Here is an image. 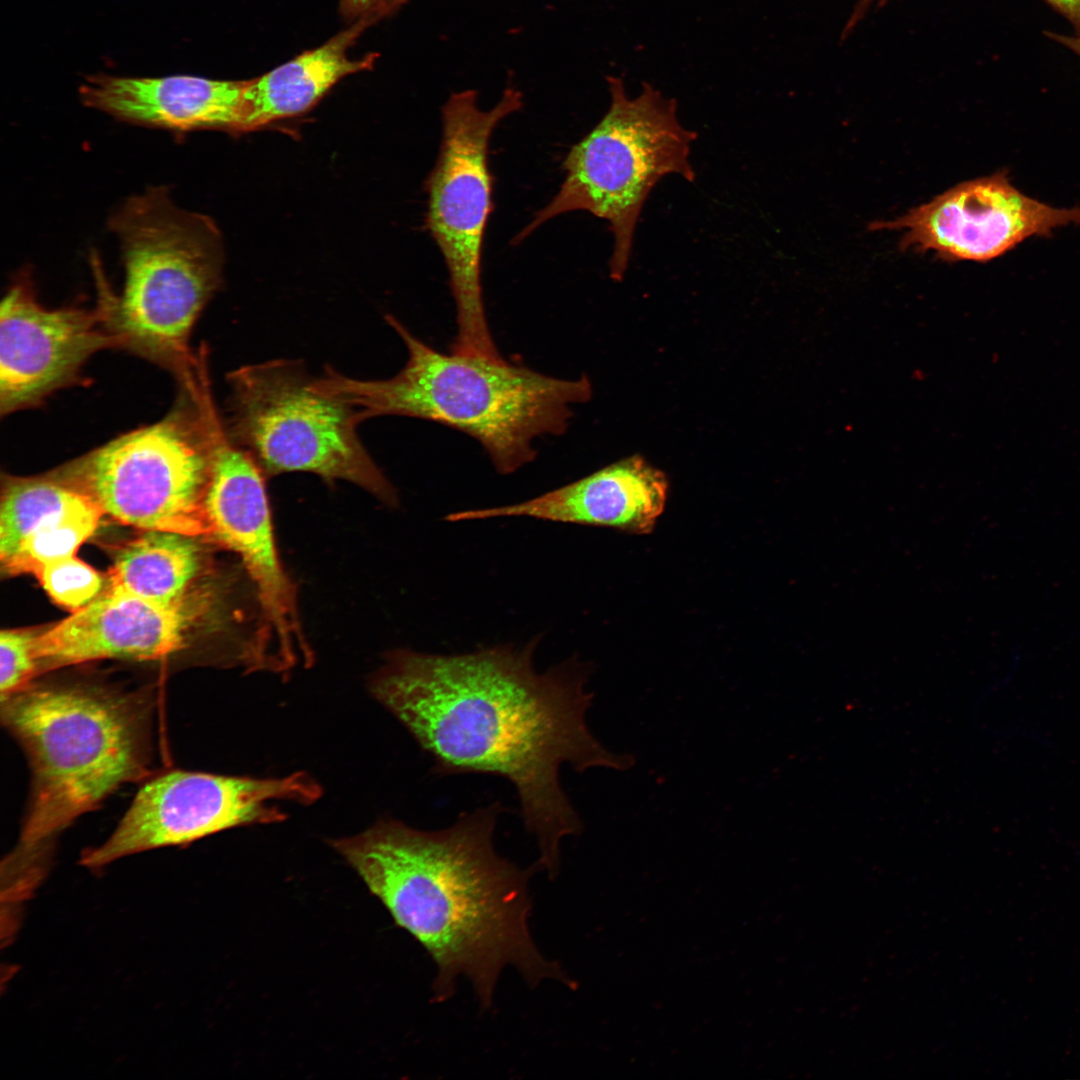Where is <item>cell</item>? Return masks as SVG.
<instances>
[{
	"mask_svg": "<svg viewBox=\"0 0 1080 1080\" xmlns=\"http://www.w3.org/2000/svg\"><path fill=\"white\" fill-rule=\"evenodd\" d=\"M1067 18L1080 35V0H1045Z\"/></svg>",
	"mask_w": 1080,
	"mask_h": 1080,
	"instance_id": "603a6c76",
	"label": "cell"
},
{
	"mask_svg": "<svg viewBox=\"0 0 1080 1080\" xmlns=\"http://www.w3.org/2000/svg\"><path fill=\"white\" fill-rule=\"evenodd\" d=\"M887 1L889 0H859L853 10L850 19L848 20V23L846 24L843 33L847 35L848 32L851 31L859 22V20L865 15V13L872 4L881 5Z\"/></svg>",
	"mask_w": 1080,
	"mask_h": 1080,
	"instance_id": "cb8c5ba5",
	"label": "cell"
},
{
	"mask_svg": "<svg viewBox=\"0 0 1080 1080\" xmlns=\"http://www.w3.org/2000/svg\"><path fill=\"white\" fill-rule=\"evenodd\" d=\"M37 633L27 630H2L0 633L1 700L26 688L38 674L34 642Z\"/></svg>",
	"mask_w": 1080,
	"mask_h": 1080,
	"instance_id": "44dd1931",
	"label": "cell"
},
{
	"mask_svg": "<svg viewBox=\"0 0 1080 1080\" xmlns=\"http://www.w3.org/2000/svg\"><path fill=\"white\" fill-rule=\"evenodd\" d=\"M611 101L593 129L567 153L564 180L550 202L514 237L519 244L558 215L587 211L608 222L613 235L610 276L622 280L644 203L667 175L694 182L690 161L697 134L678 119L677 102L643 82L629 97L621 77H607Z\"/></svg>",
	"mask_w": 1080,
	"mask_h": 1080,
	"instance_id": "8992f818",
	"label": "cell"
},
{
	"mask_svg": "<svg viewBox=\"0 0 1080 1080\" xmlns=\"http://www.w3.org/2000/svg\"><path fill=\"white\" fill-rule=\"evenodd\" d=\"M247 80L197 76H88L79 87L82 103L129 124L190 132L240 130Z\"/></svg>",
	"mask_w": 1080,
	"mask_h": 1080,
	"instance_id": "2e32d148",
	"label": "cell"
},
{
	"mask_svg": "<svg viewBox=\"0 0 1080 1080\" xmlns=\"http://www.w3.org/2000/svg\"><path fill=\"white\" fill-rule=\"evenodd\" d=\"M374 23L370 19L354 21L320 47L247 80L239 133L306 112L343 77L370 70L378 57L376 53L350 59L348 50Z\"/></svg>",
	"mask_w": 1080,
	"mask_h": 1080,
	"instance_id": "ac0fdd59",
	"label": "cell"
},
{
	"mask_svg": "<svg viewBox=\"0 0 1080 1080\" xmlns=\"http://www.w3.org/2000/svg\"><path fill=\"white\" fill-rule=\"evenodd\" d=\"M202 419L210 455L203 500L207 537L237 553L252 579L265 619L291 659L295 600L275 545L264 472L221 423L214 404Z\"/></svg>",
	"mask_w": 1080,
	"mask_h": 1080,
	"instance_id": "8fae6325",
	"label": "cell"
},
{
	"mask_svg": "<svg viewBox=\"0 0 1080 1080\" xmlns=\"http://www.w3.org/2000/svg\"><path fill=\"white\" fill-rule=\"evenodd\" d=\"M537 643L461 654L398 651L371 691L430 755L435 773L490 774L514 786L539 851L535 865L553 878L562 841L583 832L562 767L627 771L636 759L607 749L587 724L591 665L571 657L538 671Z\"/></svg>",
	"mask_w": 1080,
	"mask_h": 1080,
	"instance_id": "6da1fadb",
	"label": "cell"
},
{
	"mask_svg": "<svg viewBox=\"0 0 1080 1080\" xmlns=\"http://www.w3.org/2000/svg\"><path fill=\"white\" fill-rule=\"evenodd\" d=\"M110 347L117 342L99 305L47 309L36 299L30 272L19 273L0 308L1 416L74 383L87 360Z\"/></svg>",
	"mask_w": 1080,
	"mask_h": 1080,
	"instance_id": "4fadbf2b",
	"label": "cell"
},
{
	"mask_svg": "<svg viewBox=\"0 0 1080 1080\" xmlns=\"http://www.w3.org/2000/svg\"><path fill=\"white\" fill-rule=\"evenodd\" d=\"M198 536L143 530L116 555L108 585L163 607L191 602L192 587L203 568Z\"/></svg>",
	"mask_w": 1080,
	"mask_h": 1080,
	"instance_id": "d6986e66",
	"label": "cell"
},
{
	"mask_svg": "<svg viewBox=\"0 0 1080 1080\" xmlns=\"http://www.w3.org/2000/svg\"><path fill=\"white\" fill-rule=\"evenodd\" d=\"M523 105L521 92L503 91L489 110L475 90L453 93L442 106V138L425 189L426 227L445 261L456 308L454 354L498 360L483 301L482 250L492 211L489 141L494 129Z\"/></svg>",
	"mask_w": 1080,
	"mask_h": 1080,
	"instance_id": "ba28073f",
	"label": "cell"
},
{
	"mask_svg": "<svg viewBox=\"0 0 1080 1080\" xmlns=\"http://www.w3.org/2000/svg\"><path fill=\"white\" fill-rule=\"evenodd\" d=\"M407 0H340L343 16L351 21L375 22L396 12Z\"/></svg>",
	"mask_w": 1080,
	"mask_h": 1080,
	"instance_id": "7402d4cb",
	"label": "cell"
},
{
	"mask_svg": "<svg viewBox=\"0 0 1080 1080\" xmlns=\"http://www.w3.org/2000/svg\"><path fill=\"white\" fill-rule=\"evenodd\" d=\"M1 714L32 771L15 862L31 864L48 840L146 771L145 712L126 696L30 684L1 700Z\"/></svg>",
	"mask_w": 1080,
	"mask_h": 1080,
	"instance_id": "5b68a950",
	"label": "cell"
},
{
	"mask_svg": "<svg viewBox=\"0 0 1080 1080\" xmlns=\"http://www.w3.org/2000/svg\"><path fill=\"white\" fill-rule=\"evenodd\" d=\"M1047 36H1049L1051 39L1063 44L1064 46L1068 47L1069 49H1071L1072 51H1074L1076 54H1078L1080 56V35H1078V36H1065V35H1059V34H1056V33L1049 32V33H1047Z\"/></svg>",
	"mask_w": 1080,
	"mask_h": 1080,
	"instance_id": "d4e9b609",
	"label": "cell"
},
{
	"mask_svg": "<svg viewBox=\"0 0 1080 1080\" xmlns=\"http://www.w3.org/2000/svg\"><path fill=\"white\" fill-rule=\"evenodd\" d=\"M108 226L120 243L122 293L111 292L101 265L93 272L117 347L172 370L189 385L200 363L189 347L191 332L222 282L217 225L178 207L167 187L156 186L123 202Z\"/></svg>",
	"mask_w": 1080,
	"mask_h": 1080,
	"instance_id": "277c9868",
	"label": "cell"
},
{
	"mask_svg": "<svg viewBox=\"0 0 1080 1080\" xmlns=\"http://www.w3.org/2000/svg\"><path fill=\"white\" fill-rule=\"evenodd\" d=\"M34 576L51 599L71 612L94 600L104 587L99 572L76 555L46 564Z\"/></svg>",
	"mask_w": 1080,
	"mask_h": 1080,
	"instance_id": "ffe728a7",
	"label": "cell"
},
{
	"mask_svg": "<svg viewBox=\"0 0 1080 1080\" xmlns=\"http://www.w3.org/2000/svg\"><path fill=\"white\" fill-rule=\"evenodd\" d=\"M1080 224V207L1055 208L1031 198L1009 181L1005 171L965 181L892 221L869 230L904 231L900 246L934 251L944 260L985 262L1031 236Z\"/></svg>",
	"mask_w": 1080,
	"mask_h": 1080,
	"instance_id": "7c38bea8",
	"label": "cell"
},
{
	"mask_svg": "<svg viewBox=\"0 0 1080 1080\" xmlns=\"http://www.w3.org/2000/svg\"><path fill=\"white\" fill-rule=\"evenodd\" d=\"M100 507L54 475L7 478L0 501V561L8 575L35 574L76 555L95 532Z\"/></svg>",
	"mask_w": 1080,
	"mask_h": 1080,
	"instance_id": "e0dca14e",
	"label": "cell"
},
{
	"mask_svg": "<svg viewBox=\"0 0 1080 1080\" xmlns=\"http://www.w3.org/2000/svg\"><path fill=\"white\" fill-rule=\"evenodd\" d=\"M668 480L639 456L628 457L529 500L449 514L452 522L500 517L606 527L650 534L665 509Z\"/></svg>",
	"mask_w": 1080,
	"mask_h": 1080,
	"instance_id": "9a60e30c",
	"label": "cell"
},
{
	"mask_svg": "<svg viewBox=\"0 0 1080 1080\" xmlns=\"http://www.w3.org/2000/svg\"><path fill=\"white\" fill-rule=\"evenodd\" d=\"M504 807L498 801L460 814L440 830H420L384 820L359 834L333 841V848L434 961L433 1000L455 993L459 977L489 1009L501 972L517 969L536 987L555 980L574 982L542 955L529 932V879L499 855L494 834Z\"/></svg>",
	"mask_w": 1080,
	"mask_h": 1080,
	"instance_id": "7a4b0ae2",
	"label": "cell"
},
{
	"mask_svg": "<svg viewBox=\"0 0 1080 1080\" xmlns=\"http://www.w3.org/2000/svg\"><path fill=\"white\" fill-rule=\"evenodd\" d=\"M321 786L304 772L252 778L169 771L146 782L111 836L83 853L91 869L142 851L191 843L205 836L286 818L280 803L311 804Z\"/></svg>",
	"mask_w": 1080,
	"mask_h": 1080,
	"instance_id": "30bf717a",
	"label": "cell"
},
{
	"mask_svg": "<svg viewBox=\"0 0 1080 1080\" xmlns=\"http://www.w3.org/2000/svg\"><path fill=\"white\" fill-rule=\"evenodd\" d=\"M210 455L194 390L162 420L64 465L55 477L104 514L142 530L207 537L203 500Z\"/></svg>",
	"mask_w": 1080,
	"mask_h": 1080,
	"instance_id": "9c48e42d",
	"label": "cell"
},
{
	"mask_svg": "<svg viewBox=\"0 0 1080 1080\" xmlns=\"http://www.w3.org/2000/svg\"><path fill=\"white\" fill-rule=\"evenodd\" d=\"M386 321L407 350L396 375L360 380L326 368L314 379L320 392L356 409L360 422L393 415L451 427L477 440L496 471L506 475L536 458V438L564 434L573 406L591 397L586 376L561 379L504 358L445 354L395 317Z\"/></svg>",
	"mask_w": 1080,
	"mask_h": 1080,
	"instance_id": "3957f363",
	"label": "cell"
},
{
	"mask_svg": "<svg viewBox=\"0 0 1080 1080\" xmlns=\"http://www.w3.org/2000/svg\"><path fill=\"white\" fill-rule=\"evenodd\" d=\"M227 430L264 474L308 472L349 481L396 505L397 493L362 444L357 411L314 386L303 366L270 360L228 375Z\"/></svg>",
	"mask_w": 1080,
	"mask_h": 1080,
	"instance_id": "52a82bcc",
	"label": "cell"
},
{
	"mask_svg": "<svg viewBox=\"0 0 1080 1080\" xmlns=\"http://www.w3.org/2000/svg\"><path fill=\"white\" fill-rule=\"evenodd\" d=\"M197 616L192 603L163 607L106 587L34 642L39 672L101 659L154 660L186 645Z\"/></svg>",
	"mask_w": 1080,
	"mask_h": 1080,
	"instance_id": "5bb4252c",
	"label": "cell"
}]
</instances>
